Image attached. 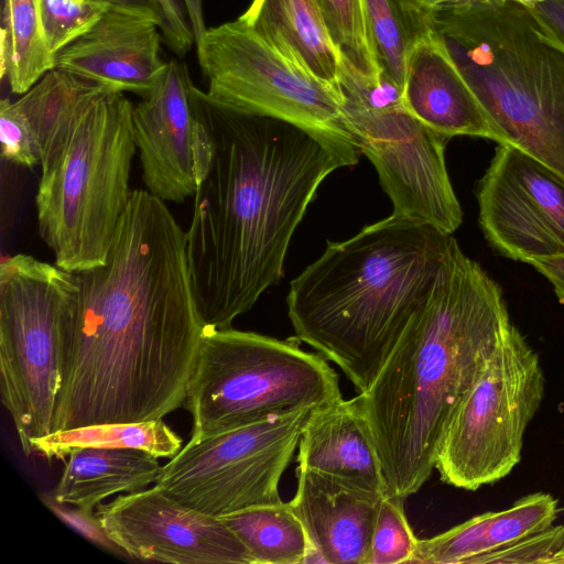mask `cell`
Masks as SVG:
<instances>
[{"label": "cell", "mask_w": 564, "mask_h": 564, "mask_svg": "<svg viewBox=\"0 0 564 564\" xmlns=\"http://www.w3.org/2000/svg\"><path fill=\"white\" fill-rule=\"evenodd\" d=\"M75 273L53 432L159 420L184 405L206 326L185 232L165 202L133 191L105 262Z\"/></svg>", "instance_id": "obj_1"}, {"label": "cell", "mask_w": 564, "mask_h": 564, "mask_svg": "<svg viewBox=\"0 0 564 564\" xmlns=\"http://www.w3.org/2000/svg\"><path fill=\"white\" fill-rule=\"evenodd\" d=\"M196 189L186 256L206 328H228L279 283L291 238L343 161L286 122L230 109L193 86Z\"/></svg>", "instance_id": "obj_2"}, {"label": "cell", "mask_w": 564, "mask_h": 564, "mask_svg": "<svg viewBox=\"0 0 564 564\" xmlns=\"http://www.w3.org/2000/svg\"><path fill=\"white\" fill-rule=\"evenodd\" d=\"M512 325L499 285L453 237L429 297L357 394L387 494L405 499L430 478L452 413Z\"/></svg>", "instance_id": "obj_3"}, {"label": "cell", "mask_w": 564, "mask_h": 564, "mask_svg": "<svg viewBox=\"0 0 564 564\" xmlns=\"http://www.w3.org/2000/svg\"><path fill=\"white\" fill-rule=\"evenodd\" d=\"M452 238L391 214L328 242L290 283L295 337L336 364L358 393L367 391L429 297Z\"/></svg>", "instance_id": "obj_4"}, {"label": "cell", "mask_w": 564, "mask_h": 564, "mask_svg": "<svg viewBox=\"0 0 564 564\" xmlns=\"http://www.w3.org/2000/svg\"><path fill=\"white\" fill-rule=\"evenodd\" d=\"M426 20L505 144L564 180V43L513 1L447 4Z\"/></svg>", "instance_id": "obj_5"}, {"label": "cell", "mask_w": 564, "mask_h": 564, "mask_svg": "<svg viewBox=\"0 0 564 564\" xmlns=\"http://www.w3.org/2000/svg\"><path fill=\"white\" fill-rule=\"evenodd\" d=\"M132 108L123 93L84 80L42 152L39 232L70 272L105 262L131 198Z\"/></svg>", "instance_id": "obj_6"}, {"label": "cell", "mask_w": 564, "mask_h": 564, "mask_svg": "<svg viewBox=\"0 0 564 564\" xmlns=\"http://www.w3.org/2000/svg\"><path fill=\"white\" fill-rule=\"evenodd\" d=\"M253 332L206 328L184 405L200 438L341 397L336 371L319 354Z\"/></svg>", "instance_id": "obj_7"}, {"label": "cell", "mask_w": 564, "mask_h": 564, "mask_svg": "<svg viewBox=\"0 0 564 564\" xmlns=\"http://www.w3.org/2000/svg\"><path fill=\"white\" fill-rule=\"evenodd\" d=\"M78 294L75 272L26 254L0 265V391L23 452L53 432L61 338Z\"/></svg>", "instance_id": "obj_8"}, {"label": "cell", "mask_w": 564, "mask_h": 564, "mask_svg": "<svg viewBox=\"0 0 564 564\" xmlns=\"http://www.w3.org/2000/svg\"><path fill=\"white\" fill-rule=\"evenodd\" d=\"M196 52L206 93L215 101L292 124L325 144L345 166L358 163L361 151L341 93L289 61L240 18L207 28Z\"/></svg>", "instance_id": "obj_9"}, {"label": "cell", "mask_w": 564, "mask_h": 564, "mask_svg": "<svg viewBox=\"0 0 564 564\" xmlns=\"http://www.w3.org/2000/svg\"><path fill=\"white\" fill-rule=\"evenodd\" d=\"M544 391L540 357L512 325L451 415L435 463L441 479L474 491L508 476Z\"/></svg>", "instance_id": "obj_10"}, {"label": "cell", "mask_w": 564, "mask_h": 564, "mask_svg": "<svg viewBox=\"0 0 564 564\" xmlns=\"http://www.w3.org/2000/svg\"><path fill=\"white\" fill-rule=\"evenodd\" d=\"M339 87L361 154L373 164L392 215L454 234L463 213L446 169L447 139L413 116L402 88L383 76L371 80L345 68Z\"/></svg>", "instance_id": "obj_11"}, {"label": "cell", "mask_w": 564, "mask_h": 564, "mask_svg": "<svg viewBox=\"0 0 564 564\" xmlns=\"http://www.w3.org/2000/svg\"><path fill=\"white\" fill-rule=\"evenodd\" d=\"M313 409L193 438L162 466L155 486L199 512L220 518L281 502L279 484Z\"/></svg>", "instance_id": "obj_12"}, {"label": "cell", "mask_w": 564, "mask_h": 564, "mask_svg": "<svg viewBox=\"0 0 564 564\" xmlns=\"http://www.w3.org/2000/svg\"><path fill=\"white\" fill-rule=\"evenodd\" d=\"M477 198L480 227L502 256L528 263L564 253V180L533 156L499 144Z\"/></svg>", "instance_id": "obj_13"}, {"label": "cell", "mask_w": 564, "mask_h": 564, "mask_svg": "<svg viewBox=\"0 0 564 564\" xmlns=\"http://www.w3.org/2000/svg\"><path fill=\"white\" fill-rule=\"evenodd\" d=\"M97 516L127 556L174 564H252L219 519L175 500L158 486L120 495Z\"/></svg>", "instance_id": "obj_14"}, {"label": "cell", "mask_w": 564, "mask_h": 564, "mask_svg": "<svg viewBox=\"0 0 564 564\" xmlns=\"http://www.w3.org/2000/svg\"><path fill=\"white\" fill-rule=\"evenodd\" d=\"M193 86L186 65L171 59L151 93L132 108L144 186L164 202L182 203L197 185Z\"/></svg>", "instance_id": "obj_15"}, {"label": "cell", "mask_w": 564, "mask_h": 564, "mask_svg": "<svg viewBox=\"0 0 564 564\" xmlns=\"http://www.w3.org/2000/svg\"><path fill=\"white\" fill-rule=\"evenodd\" d=\"M159 26L108 9L84 35L56 54L55 68L119 93L148 96L166 63Z\"/></svg>", "instance_id": "obj_16"}, {"label": "cell", "mask_w": 564, "mask_h": 564, "mask_svg": "<svg viewBox=\"0 0 564 564\" xmlns=\"http://www.w3.org/2000/svg\"><path fill=\"white\" fill-rule=\"evenodd\" d=\"M296 478V492L289 503L307 532L308 563L367 564L383 494L300 466Z\"/></svg>", "instance_id": "obj_17"}, {"label": "cell", "mask_w": 564, "mask_h": 564, "mask_svg": "<svg viewBox=\"0 0 564 564\" xmlns=\"http://www.w3.org/2000/svg\"><path fill=\"white\" fill-rule=\"evenodd\" d=\"M405 67L402 100L406 109L447 140L468 135L505 144L506 138L454 64L424 17Z\"/></svg>", "instance_id": "obj_18"}, {"label": "cell", "mask_w": 564, "mask_h": 564, "mask_svg": "<svg viewBox=\"0 0 564 564\" xmlns=\"http://www.w3.org/2000/svg\"><path fill=\"white\" fill-rule=\"evenodd\" d=\"M297 449V466L386 494L381 465L358 395L313 409Z\"/></svg>", "instance_id": "obj_19"}, {"label": "cell", "mask_w": 564, "mask_h": 564, "mask_svg": "<svg viewBox=\"0 0 564 564\" xmlns=\"http://www.w3.org/2000/svg\"><path fill=\"white\" fill-rule=\"evenodd\" d=\"M557 501L545 492L485 512L429 539H419L413 563L477 564L487 554L553 525Z\"/></svg>", "instance_id": "obj_20"}, {"label": "cell", "mask_w": 564, "mask_h": 564, "mask_svg": "<svg viewBox=\"0 0 564 564\" xmlns=\"http://www.w3.org/2000/svg\"><path fill=\"white\" fill-rule=\"evenodd\" d=\"M239 18L289 61L340 91L343 59L317 0H253Z\"/></svg>", "instance_id": "obj_21"}, {"label": "cell", "mask_w": 564, "mask_h": 564, "mask_svg": "<svg viewBox=\"0 0 564 564\" xmlns=\"http://www.w3.org/2000/svg\"><path fill=\"white\" fill-rule=\"evenodd\" d=\"M161 468L156 457L138 448H78L68 455L53 498L94 510L111 496L155 484Z\"/></svg>", "instance_id": "obj_22"}, {"label": "cell", "mask_w": 564, "mask_h": 564, "mask_svg": "<svg viewBox=\"0 0 564 564\" xmlns=\"http://www.w3.org/2000/svg\"><path fill=\"white\" fill-rule=\"evenodd\" d=\"M219 519L247 547L252 564L308 563L311 542L289 502L250 507Z\"/></svg>", "instance_id": "obj_23"}, {"label": "cell", "mask_w": 564, "mask_h": 564, "mask_svg": "<svg viewBox=\"0 0 564 564\" xmlns=\"http://www.w3.org/2000/svg\"><path fill=\"white\" fill-rule=\"evenodd\" d=\"M42 21L41 0H3L0 35L1 78L23 95L55 69Z\"/></svg>", "instance_id": "obj_24"}, {"label": "cell", "mask_w": 564, "mask_h": 564, "mask_svg": "<svg viewBox=\"0 0 564 564\" xmlns=\"http://www.w3.org/2000/svg\"><path fill=\"white\" fill-rule=\"evenodd\" d=\"M183 440L163 419L138 423H105L54 431L31 441L32 453L46 459H64L86 447L142 449L156 458L173 457Z\"/></svg>", "instance_id": "obj_25"}, {"label": "cell", "mask_w": 564, "mask_h": 564, "mask_svg": "<svg viewBox=\"0 0 564 564\" xmlns=\"http://www.w3.org/2000/svg\"><path fill=\"white\" fill-rule=\"evenodd\" d=\"M370 50L381 75L403 87L406 62L424 19L403 0H362Z\"/></svg>", "instance_id": "obj_26"}, {"label": "cell", "mask_w": 564, "mask_h": 564, "mask_svg": "<svg viewBox=\"0 0 564 564\" xmlns=\"http://www.w3.org/2000/svg\"><path fill=\"white\" fill-rule=\"evenodd\" d=\"M332 41L343 62L368 79L381 72L369 46L362 0H317Z\"/></svg>", "instance_id": "obj_27"}, {"label": "cell", "mask_w": 564, "mask_h": 564, "mask_svg": "<svg viewBox=\"0 0 564 564\" xmlns=\"http://www.w3.org/2000/svg\"><path fill=\"white\" fill-rule=\"evenodd\" d=\"M404 500L395 495H382L372 529L367 564L413 563L419 539L408 522Z\"/></svg>", "instance_id": "obj_28"}, {"label": "cell", "mask_w": 564, "mask_h": 564, "mask_svg": "<svg viewBox=\"0 0 564 564\" xmlns=\"http://www.w3.org/2000/svg\"><path fill=\"white\" fill-rule=\"evenodd\" d=\"M95 0H41L47 45L56 54L89 31L108 10Z\"/></svg>", "instance_id": "obj_29"}, {"label": "cell", "mask_w": 564, "mask_h": 564, "mask_svg": "<svg viewBox=\"0 0 564 564\" xmlns=\"http://www.w3.org/2000/svg\"><path fill=\"white\" fill-rule=\"evenodd\" d=\"M1 156L17 165H40L41 154L25 117L15 101L4 98L0 102Z\"/></svg>", "instance_id": "obj_30"}, {"label": "cell", "mask_w": 564, "mask_h": 564, "mask_svg": "<svg viewBox=\"0 0 564 564\" xmlns=\"http://www.w3.org/2000/svg\"><path fill=\"white\" fill-rule=\"evenodd\" d=\"M564 549V524L552 525L541 532L480 557L477 564H516L549 562Z\"/></svg>", "instance_id": "obj_31"}, {"label": "cell", "mask_w": 564, "mask_h": 564, "mask_svg": "<svg viewBox=\"0 0 564 564\" xmlns=\"http://www.w3.org/2000/svg\"><path fill=\"white\" fill-rule=\"evenodd\" d=\"M42 500L63 522L91 543L108 552L127 556L126 552L111 539L93 510L59 502L53 496L43 497Z\"/></svg>", "instance_id": "obj_32"}, {"label": "cell", "mask_w": 564, "mask_h": 564, "mask_svg": "<svg viewBox=\"0 0 564 564\" xmlns=\"http://www.w3.org/2000/svg\"><path fill=\"white\" fill-rule=\"evenodd\" d=\"M166 18L163 37L171 50L178 56H184L195 44L189 23L185 18L184 8L178 0H160Z\"/></svg>", "instance_id": "obj_33"}, {"label": "cell", "mask_w": 564, "mask_h": 564, "mask_svg": "<svg viewBox=\"0 0 564 564\" xmlns=\"http://www.w3.org/2000/svg\"><path fill=\"white\" fill-rule=\"evenodd\" d=\"M104 2L109 9L148 19L154 22L161 33L165 31L166 18L160 0H95Z\"/></svg>", "instance_id": "obj_34"}, {"label": "cell", "mask_w": 564, "mask_h": 564, "mask_svg": "<svg viewBox=\"0 0 564 564\" xmlns=\"http://www.w3.org/2000/svg\"><path fill=\"white\" fill-rule=\"evenodd\" d=\"M528 263L549 280L558 301L564 304V253L532 259Z\"/></svg>", "instance_id": "obj_35"}, {"label": "cell", "mask_w": 564, "mask_h": 564, "mask_svg": "<svg viewBox=\"0 0 564 564\" xmlns=\"http://www.w3.org/2000/svg\"><path fill=\"white\" fill-rule=\"evenodd\" d=\"M531 9L564 43V0H541Z\"/></svg>", "instance_id": "obj_36"}, {"label": "cell", "mask_w": 564, "mask_h": 564, "mask_svg": "<svg viewBox=\"0 0 564 564\" xmlns=\"http://www.w3.org/2000/svg\"><path fill=\"white\" fill-rule=\"evenodd\" d=\"M182 1L188 19V23L194 35L196 46L207 30L204 18L203 0Z\"/></svg>", "instance_id": "obj_37"}, {"label": "cell", "mask_w": 564, "mask_h": 564, "mask_svg": "<svg viewBox=\"0 0 564 564\" xmlns=\"http://www.w3.org/2000/svg\"><path fill=\"white\" fill-rule=\"evenodd\" d=\"M405 4L409 7L411 11H413L416 15H423L432 10H435L440 7L466 2V1H476V0H403ZM502 1H513L520 4H523L529 8H533L541 0H502Z\"/></svg>", "instance_id": "obj_38"}, {"label": "cell", "mask_w": 564, "mask_h": 564, "mask_svg": "<svg viewBox=\"0 0 564 564\" xmlns=\"http://www.w3.org/2000/svg\"><path fill=\"white\" fill-rule=\"evenodd\" d=\"M549 564H564V553H557Z\"/></svg>", "instance_id": "obj_39"}, {"label": "cell", "mask_w": 564, "mask_h": 564, "mask_svg": "<svg viewBox=\"0 0 564 564\" xmlns=\"http://www.w3.org/2000/svg\"><path fill=\"white\" fill-rule=\"evenodd\" d=\"M558 553H564V549L561 552H558Z\"/></svg>", "instance_id": "obj_40"}, {"label": "cell", "mask_w": 564, "mask_h": 564, "mask_svg": "<svg viewBox=\"0 0 564 564\" xmlns=\"http://www.w3.org/2000/svg\"><path fill=\"white\" fill-rule=\"evenodd\" d=\"M75 1H84V0H75Z\"/></svg>", "instance_id": "obj_41"}]
</instances>
